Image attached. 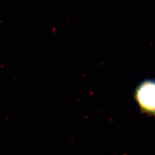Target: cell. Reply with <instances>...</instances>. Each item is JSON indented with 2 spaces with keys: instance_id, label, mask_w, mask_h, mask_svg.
Wrapping results in <instances>:
<instances>
[{
  "instance_id": "cell-1",
  "label": "cell",
  "mask_w": 155,
  "mask_h": 155,
  "mask_svg": "<svg viewBox=\"0 0 155 155\" xmlns=\"http://www.w3.org/2000/svg\"><path fill=\"white\" fill-rule=\"evenodd\" d=\"M135 99L145 113L155 116V79H145L135 91Z\"/></svg>"
}]
</instances>
